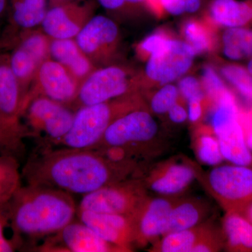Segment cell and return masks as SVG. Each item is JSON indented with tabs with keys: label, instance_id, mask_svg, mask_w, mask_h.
Segmentation results:
<instances>
[{
	"label": "cell",
	"instance_id": "7",
	"mask_svg": "<svg viewBox=\"0 0 252 252\" xmlns=\"http://www.w3.org/2000/svg\"><path fill=\"white\" fill-rule=\"evenodd\" d=\"M148 195L140 177H127L83 195L78 210L132 216Z\"/></svg>",
	"mask_w": 252,
	"mask_h": 252
},
{
	"label": "cell",
	"instance_id": "16",
	"mask_svg": "<svg viewBox=\"0 0 252 252\" xmlns=\"http://www.w3.org/2000/svg\"><path fill=\"white\" fill-rule=\"evenodd\" d=\"M140 177L147 191L160 196L176 197L185 192L197 177L191 164L179 160L162 162Z\"/></svg>",
	"mask_w": 252,
	"mask_h": 252
},
{
	"label": "cell",
	"instance_id": "17",
	"mask_svg": "<svg viewBox=\"0 0 252 252\" xmlns=\"http://www.w3.org/2000/svg\"><path fill=\"white\" fill-rule=\"evenodd\" d=\"M78 220L90 227L101 238L123 252L132 251L135 228L132 216L78 210Z\"/></svg>",
	"mask_w": 252,
	"mask_h": 252
},
{
	"label": "cell",
	"instance_id": "12",
	"mask_svg": "<svg viewBox=\"0 0 252 252\" xmlns=\"http://www.w3.org/2000/svg\"><path fill=\"white\" fill-rule=\"evenodd\" d=\"M119 39L117 23L102 15L91 18L75 37L83 52L97 68L109 65Z\"/></svg>",
	"mask_w": 252,
	"mask_h": 252
},
{
	"label": "cell",
	"instance_id": "22",
	"mask_svg": "<svg viewBox=\"0 0 252 252\" xmlns=\"http://www.w3.org/2000/svg\"><path fill=\"white\" fill-rule=\"evenodd\" d=\"M221 232L228 251L252 252V223L241 212H226Z\"/></svg>",
	"mask_w": 252,
	"mask_h": 252
},
{
	"label": "cell",
	"instance_id": "8",
	"mask_svg": "<svg viewBox=\"0 0 252 252\" xmlns=\"http://www.w3.org/2000/svg\"><path fill=\"white\" fill-rule=\"evenodd\" d=\"M158 130L157 123L152 114L140 107L116 119L104 132L100 142L93 149L121 147L134 158L154 140Z\"/></svg>",
	"mask_w": 252,
	"mask_h": 252
},
{
	"label": "cell",
	"instance_id": "38",
	"mask_svg": "<svg viewBox=\"0 0 252 252\" xmlns=\"http://www.w3.org/2000/svg\"><path fill=\"white\" fill-rule=\"evenodd\" d=\"M166 35L160 32H155L147 36L138 46V51L141 55L148 58L151 54L158 51L168 39Z\"/></svg>",
	"mask_w": 252,
	"mask_h": 252
},
{
	"label": "cell",
	"instance_id": "27",
	"mask_svg": "<svg viewBox=\"0 0 252 252\" xmlns=\"http://www.w3.org/2000/svg\"><path fill=\"white\" fill-rule=\"evenodd\" d=\"M223 53L231 61L252 58V30L243 27L227 28L222 35Z\"/></svg>",
	"mask_w": 252,
	"mask_h": 252
},
{
	"label": "cell",
	"instance_id": "4",
	"mask_svg": "<svg viewBox=\"0 0 252 252\" xmlns=\"http://www.w3.org/2000/svg\"><path fill=\"white\" fill-rule=\"evenodd\" d=\"M142 107L137 94L77 109L70 129L56 145L71 149H93L109 126L126 113Z\"/></svg>",
	"mask_w": 252,
	"mask_h": 252
},
{
	"label": "cell",
	"instance_id": "11",
	"mask_svg": "<svg viewBox=\"0 0 252 252\" xmlns=\"http://www.w3.org/2000/svg\"><path fill=\"white\" fill-rule=\"evenodd\" d=\"M195 56L188 43L169 38L160 49L147 58L146 77L162 85L171 84L188 72Z\"/></svg>",
	"mask_w": 252,
	"mask_h": 252
},
{
	"label": "cell",
	"instance_id": "26",
	"mask_svg": "<svg viewBox=\"0 0 252 252\" xmlns=\"http://www.w3.org/2000/svg\"><path fill=\"white\" fill-rule=\"evenodd\" d=\"M11 49L9 54L10 68L26 97L40 64L22 48L14 46Z\"/></svg>",
	"mask_w": 252,
	"mask_h": 252
},
{
	"label": "cell",
	"instance_id": "10",
	"mask_svg": "<svg viewBox=\"0 0 252 252\" xmlns=\"http://www.w3.org/2000/svg\"><path fill=\"white\" fill-rule=\"evenodd\" d=\"M81 83L61 63L50 59L41 63L25 99L24 112L30 101L47 97L72 109ZM24 114V113H23Z\"/></svg>",
	"mask_w": 252,
	"mask_h": 252
},
{
	"label": "cell",
	"instance_id": "36",
	"mask_svg": "<svg viewBox=\"0 0 252 252\" xmlns=\"http://www.w3.org/2000/svg\"><path fill=\"white\" fill-rule=\"evenodd\" d=\"M177 88L180 91V94L187 101L194 98H205V94L203 86L196 78L192 76L182 78L179 82Z\"/></svg>",
	"mask_w": 252,
	"mask_h": 252
},
{
	"label": "cell",
	"instance_id": "3",
	"mask_svg": "<svg viewBox=\"0 0 252 252\" xmlns=\"http://www.w3.org/2000/svg\"><path fill=\"white\" fill-rule=\"evenodd\" d=\"M26 94L11 72L9 54H0V154L18 161L26 155L25 139L28 135L23 124Z\"/></svg>",
	"mask_w": 252,
	"mask_h": 252
},
{
	"label": "cell",
	"instance_id": "23",
	"mask_svg": "<svg viewBox=\"0 0 252 252\" xmlns=\"http://www.w3.org/2000/svg\"><path fill=\"white\" fill-rule=\"evenodd\" d=\"M210 13L217 24L227 28L244 27L252 21V5L238 0H213Z\"/></svg>",
	"mask_w": 252,
	"mask_h": 252
},
{
	"label": "cell",
	"instance_id": "20",
	"mask_svg": "<svg viewBox=\"0 0 252 252\" xmlns=\"http://www.w3.org/2000/svg\"><path fill=\"white\" fill-rule=\"evenodd\" d=\"M48 2V0H9L11 26L4 42L9 41L20 32L41 26L49 9Z\"/></svg>",
	"mask_w": 252,
	"mask_h": 252
},
{
	"label": "cell",
	"instance_id": "46",
	"mask_svg": "<svg viewBox=\"0 0 252 252\" xmlns=\"http://www.w3.org/2000/svg\"><path fill=\"white\" fill-rule=\"evenodd\" d=\"M246 69L247 70H248V72L252 76V58H251V59H250V61H249Z\"/></svg>",
	"mask_w": 252,
	"mask_h": 252
},
{
	"label": "cell",
	"instance_id": "28",
	"mask_svg": "<svg viewBox=\"0 0 252 252\" xmlns=\"http://www.w3.org/2000/svg\"><path fill=\"white\" fill-rule=\"evenodd\" d=\"M20 161L14 157L0 154V206L7 205L22 187Z\"/></svg>",
	"mask_w": 252,
	"mask_h": 252
},
{
	"label": "cell",
	"instance_id": "19",
	"mask_svg": "<svg viewBox=\"0 0 252 252\" xmlns=\"http://www.w3.org/2000/svg\"><path fill=\"white\" fill-rule=\"evenodd\" d=\"M51 59L61 63L79 82L97 69L78 45L75 39H51Z\"/></svg>",
	"mask_w": 252,
	"mask_h": 252
},
{
	"label": "cell",
	"instance_id": "1",
	"mask_svg": "<svg viewBox=\"0 0 252 252\" xmlns=\"http://www.w3.org/2000/svg\"><path fill=\"white\" fill-rule=\"evenodd\" d=\"M137 163L109 161L94 149L42 147L23 167L26 185L42 186L85 195L111 183L130 177Z\"/></svg>",
	"mask_w": 252,
	"mask_h": 252
},
{
	"label": "cell",
	"instance_id": "42",
	"mask_svg": "<svg viewBox=\"0 0 252 252\" xmlns=\"http://www.w3.org/2000/svg\"><path fill=\"white\" fill-rule=\"evenodd\" d=\"M9 8V0H0V21Z\"/></svg>",
	"mask_w": 252,
	"mask_h": 252
},
{
	"label": "cell",
	"instance_id": "24",
	"mask_svg": "<svg viewBox=\"0 0 252 252\" xmlns=\"http://www.w3.org/2000/svg\"><path fill=\"white\" fill-rule=\"evenodd\" d=\"M212 228L213 225L206 221L193 228L167 233L154 242L150 252H190Z\"/></svg>",
	"mask_w": 252,
	"mask_h": 252
},
{
	"label": "cell",
	"instance_id": "40",
	"mask_svg": "<svg viewBox=\"0 0 252 252\" xmlns=\"http://www.w3.org/2000/svg\"><path fill=\"white\" fill-rule=\"evenodd\" d=\"M167 113L169 119L175 124H182L188 119L187 109L177 102L172 106Z\"/></svg>",
	"mask_w": 252,
	"mask_h": 252
},
{
	"label": "cell",
	"instance_id": "32",
	"mask_svg": "<svg viewBox=\"0 0 252 252\" xmlns=\"http://www.w3.org/2000/svg\"><path fill=\"white\" fill-rule=\"evenodd\" d=\"M180 91L177 86L172 84H165L152 96L151 109L155 114H165L177 103Z\"/></svg>",
	"mask_w": 252,
	"mask_h": 252
},
{
	"label": "cell",
	"instance_id": "30",
	"mask_svg": "<svg viewBox=\"0 0 252 252\" xmlns=\"http://www.w3.org/2000/svg\"><path fill=\"white\" fill-rule=\"evenodd\" d=\"M220 73L239 95L252 104V76L247 69L238 64H226L221 67Z\"/></svg>",
	"mask_w": 252,
	"mask_h": 252
},
{
	"label": "cell",
	"instance_id": "25",
	"mask_svg": "<svg viewBox=\"0 0 252 252\" xmlns=\"http://www.w3.org/2000/svg\"><path fill=\"white\" fill-rule=\"evenodd\" d=\"M51 38L42 30H28L20 32L5 43L10 48L19 46L32 55L39 64L51 59Z\"/></svg>",
	"mask_w": 252,
	"mask_h": 252
},
{
	"label": "cell",
	"instance_id": "44",
	"mask_svg": "<svg viewBox=\"0 0 252 252\" xmlns=\"http://www.w3.org/2000/svg\"><path fill=\"white\" fill-rule=\"evenodd\" d=\"M240 212L243 214L252 223V202L249 204L248 206L245 207Z\"/></svg>",
	"mask_w": 252,
	"mask_h": 252
},
{
	"label": "cell",
	"instance_id": "2",
	"mask_svg": "<svg viewBox=\"0 0 252 252\" xmlns=\"http://www.w3.org/2000/svg\"><path fill=\"white\" fill-rule=\"evenodd\" d=\"M12 240L18 250L25 240L56 234L75 220L78 205L72 195L49 187L22 186L7 204Z\"/></svg>",
	"mask_w": 252,
	"mask_h": 252
},
{
	"label": "cell",
	"instance_id": "6",
	"mask_svg": "<svg viewBox=\"0 0 252 252\" xmlns=\"http://www.w3.org/2000/svg\"><path fill=\"white\" fill-rule=\"evenodd\" d=\"M140 81L127 69L120 66L98 67L81 83L72 109L109 102L137 94Z\"/></svg>",
	"mask_w": 252,
	"mask_h": 252
},
{
	"label": "cell",
	"instance_id": "39",
	"mask_svg": "<svg viewBox=\"0 0 252 252\" xmlns=\"http://www.w3.org/2000/svg\"><path fill=\"white\" fill-rule=\"evenodd\" d=\"M203 99L194 98L187 101L188 102V119L192 123H196L203 115Z\"/></svg>",
	"mask_w": 252,
	"mask_h": 252
},
{
	"label": "cell",
	"instance_id": "14",
	"mask_svg": "<svg viewBox=\"0 0 252 252\" xmlns=\"http://www.w3.org/2000/svg\"><path fill=\"white\" fill-rule=\"evenodd\" d=\"M94 0L49 6L41 29L51 39H75L94 16Z\"/></svg>",
	"mask_w": 252,
	"mask_h": 252
},
{
	"label": "cell",
	"instance_id": "34",
	"mask_svg": "<svg viewBox=\"0 0 252 252\" xmlns=\"http://www.w3.org/2000/svg\"><path fill=\"white\" fill-rule=\"evenodd\" d=\"M146 4L152 7L158 6L173 16H180L196 12L201 6V0H147Z\"/></svg>",
	"mask_w": 252,
	"mask_h": 252
},
{
	"label": "cell",
	"instance_id": "37",
	"mask_svg": "<svg viewBox=\"0 0 252 252\" xmlns=\"http://www.w3.org/2000/svg\"><path fill=\"white\" fill-rule=\"evenodd\" d=\"M7 227H10V223L6 205L0 206V252H13L18 250L14 240L5 235V229Z\"/></svg>",
	"mask_w": 252,
	"mask_h": 252
},
{
	"label": "cell",
	"instance_id": "33",
	"mask_svg": "<svg viewBox=\"0 0 252 252\" xmlns=\"http://www.w3.org/2000/svg\"><path fill=\"white\" fill-rule=\"evenodd\" d=\"M202 86L205 94L215 104L228 91L215 69L209 65L203 67Z\"/></svg>",
	"mask_w": 252,
	"mask_h": 252
},
{
	"label": "cell",
	"instance_id": "13",
	"mask_svg": "<svg viewBox=\"0 0 252 252\" xmlns=\"http://www.w3.org/2000/svg\"><path fill=\"white\" fill-rule=\"evenodd\" d=\"M176 197L147 195L132 215L135 246L144 248L166 234Z\"/></svg>",
	"mask_w": 252,
	"mask_h": 252
},
{
	"label": "cell",
	"instance_id": "15",
	"mask_svg": "<svg viewBox=\"0 0 252 252\" xmlns=\"http://www.w3.org/2000/svg\"><path fill=\"white\" fill-rule=\"evenodd\" d=\"M36 249L49 252H123L79 220H72L56 234L47 237Z\"/></svg>",
	"mask_w": 252,
	"mask_h": 252
},
{
	"label": "cell",
	"instance_id": "45",
	"mask_svg": "<svg viewBox=\"0 0 252 252\" xmlns=\"http://www.w3.org/2000/svg\"><path fill=\"white\" fill-rule=\"evenodd\" d=\"M85 1V0H48V1H49V6L64 4V3L73 2V1Z\"/></svg>",
	"mask_w": 252,
	"mask_h": 252
},
{
	"label": "cell",
	"instance_id": "5",
	"mask_svg": "<svg viewBox=\"0 0 252 252\" xmlns=\"http://www.w3.org/2000/svg\"><path fill=\"white\" fill-rule=\"evenodd\" d=\"M205 186L225 212H240L252 202V167L219 165L205 175Z\"/></svg>",
	"mask_w": 252,
	"mask_h": 252
},
{
	"label": "cell",
	"instance_id": "29",
	"mask_svg": "<svg viewBox=\"0 0 252 252\" xmlns=\"http://www.w3.org/2000/svg\"><path fill=\"white\" fill-rule=\"evenodd\" d=\"M195 155L200 162L210 166L220 165L224 160L216 135L212 129L197 132L193 141Z\"/></svg>",
	"mask_w": 252,
	"mask_h": 252
},
{
	"label": "cell",
	"instance_id": "18",
	"mask_svg": "<svg viewBox=\"0 0 252 252\" xmlns=\"http://www.w3.org/2000/svg\"><path fill=\"white\" fill-rule=\"evenodd\" d=\"M211 124L223 158L232 164L252 167V153L245 140L240 115L220 114L212 119Z\"/></svg>",
	"mask_w": 252,
	"mask_h": 252
},
{
	"label": "cell",
	"instance_id": "35",
	"mask_svg": "<svg viewBox=\"0 0 252 252\" xmlns=\"http://www.w3.org/2000/svg\"><path fill=\"white\" fill-rule=\"evenodd\" d=\"M224 247L222 232L212 228L203 238L198 242L190 252H219Z\"/></svg>",
	"mask_w": 252,
	"mask_h": 252
},
{
	"label": "cell",
	"instance_id": "21",
	"mask_svg": "<svg viewBox=\"0 0 252 252\" xmlns=\"http://www.w3.org/2000/svg\"><path fill=\"white\" fill-rule=\"evenodd\" d=\"M210 209V205L202 199L177 198L172 210L166 234L205 223L211 212Z\"/></svg>",
	"mask_w": 252,
	"mask_h": 252
},
{
	"label": "cell",
	"instance_id": "41",
	"mask_svg": "<svg viewBox=\"0 0 252 252\" xmlns=\"http://www.w3.org/2000/svg\"><path fill=\"white\" fill-rule=\"evenodd\" d=\"M99 4L109 11H123L127 9L126 0H97Z\"/></svg>",
	"mask_w": 252,
	"mask_h": 252
},
{
	"label": "cell",
	"instance_id": "31",
	"mask_svg": "<svg viewBox=\"0 0 252 252\" xmlns=\"http://www.w3.org/2000/svg\"><path fill=\"white\" fill-rule=\"evenodd\" d=\"M186 42L193 48L196 55L207 52L211 47L212 41L207 31L196 21L186 22L183 28Z\"/></svg>",
	"mask_w": 252,
	"mask_h": 252
},
{
	"label": "cell",
	"instance_id": "9",
	"mask_svg": "<svg viewBox=\"0 0 252 252\" xmlns=\"http://www.w3.org/2000/svg\"><path fill=\"white\" fill-rule=\"evenodd\" d=\"M75 110L47 97H36L30 101L23 114L29 137L44 134L48 142L56 145L70 129Z\"/></svg>",
	"mask_w": 252,
	"mask_h": 252
},
{
	"label": "cell",
	"instance_id": "43",
	"mask_svg": "<svg viewBox=\"0 0 252 252\" xmlns=\"http://www.w3.org/2000/svg\"><path fill=\"white\" fill-rule=\"evenodd\" d=\"M127 9L140 6V5L146 4L147 0H126Z\"/></svg>",
	"mask_w": 252,
	"mask_h": 252
}]
</instances>
